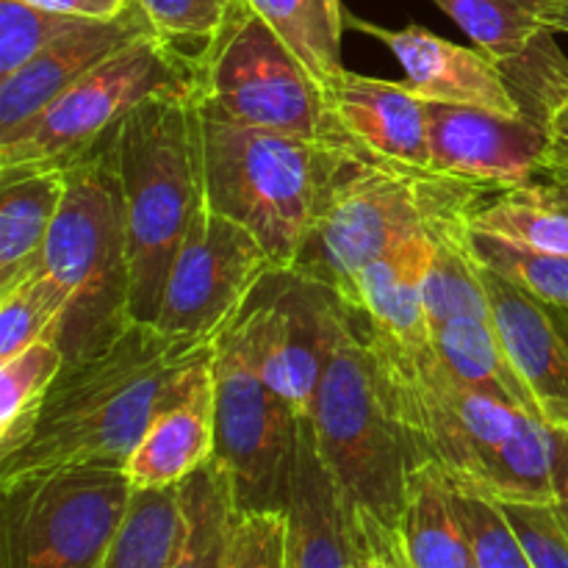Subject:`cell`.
Wrapping results in <instances>:
<instances>
[{
    "label": "cell",
    "instance_id": "cell-1",
    "mask_svg": "<svg viewBox=\"0 0 568 568\" xmlns=\"http://www.w3.org/2000/svg\"><path fill=\"white\" fill-rule=\"evenodd\" d=\"M214 344L133 322L100 353L67 361L31 436L0 458V483L64 466L122 469L155 416L209 375Z\"/></svg>",
    "mask_w": 568,
    "mask_h": 568
},
{
    "label": "cell",
    "instance_id": "cell-2",
    "mask_svg": "<svg viewBox=\"0 0 568 568\" xmlns=\"http://www.w3.org/2000/svg\"><path fill=\"white\" fill-rule=\"evenodd\" d=\"M308 422L322 466L336 483L366 555L381 564L405 566L399 525L410 471L422 458L399 419L386 375L349 308L338 300Z\"/></svg>",
    "mask_w": 568,
    "mask_h": 568
},
{
    "label": "cell",
    "instance_id": "cell-3",
    "mask_svg": "<svg viewBox=\"0 0 568 568\" xmlns=\"http://www.w3.org/2000/svg\"><path fill=\"white\" fill-rule=\"evenodd\" d=\"M131 258V316L155 325L164 283L203 209V120L194 98H153L109 133Z\"/></svg>",
    "mask_w": 568,
    "mask_h": 568
},
{
    "label": "cell",
    "instance_id": "cell-4",
    "mask_svg": "<svg viewBox=\"0 0 568 568\" xmlns=\"http://www.w3.org/2000/svg\"><path fill=\"white\" fill-rule=\"evenodd\" d=\"M488 192L491 186L347 150L292 272L347 305L366 266L416 233L466 222Z\"/></svg>",
    "mask_w": 568,
    "mask_h": 568
},
{
    "label": "cell",
    "instance_id": "cell-5",
    "mask_svg": "<svg viewBox=\"0 0 568 568\" xmlns=\"http://www.w3.org/2000/svg\"><path fill=\"white\" fill-rule=\"evenodd\" d=\"M344 155L327 139L203 120V205L247 227L277 270H292Z\"/></svg>",
    "mask_w": 568,
    "mask_h": 568
},
{
    "label": "cell",
    "instance_id": "cell-6",
    "mask_svg": "<svg viewBox=\"0 0 568 568\" xmlns=\"http://www.w3.org/2000/svg\"><path fill=\"white\" fill-rule=\"evenodd\" d=\"M42 261L70 292L59 333L67 361L100 353L133 325L125 209L109 136L67 164L64 203Z\"/></svg>",
    "mask_w": 568,
    "mask_h": 568
},
{
    "label": "cell",
    "instance_id": "cell-7",
    "mask_svg": "<svg viewBox=\"0 0 568 568\" xmlns=\"http://www.w3.org/2000/svg\"><path fill=\"white\" fill-rule=\"evenodd\" d=\"M194 105L200 116L222 125L331 139L325 89L303 61L236 0L214 44L194 64Z\"/></svg>",
    "mask_w": 568,
    "mask_h": 568
},
{
    "label": "cell",
    "instance_id": "cell-8",
    "mask_svg": "<svg viewBox=\"0 0 568 568\" xmlns=\"http://www.w3.org/2000/svg\"><path fill=\"white\" fill-rule=\"evenodd\" d=\"M0 488V568H100L133 497L120 466L33 471Z\"/></svg>",
    "mask_w": 568,
    "mask_h": 568
},
{
    "label": "cell",
    "instance_id": "cell-9",
    "mask_svg": "<svg viewBox=\"0 0 568 568\" xmlns=\"http://www.w3.org/2000/svg\"><path fill=\"white\" fill-rule=\"evenodd\" d=\"M175 94L194 98V67L155 33H144L89 70L31 122L0 139V170L72 164L136 105Z\"/></svg>",
    "mask_w": 568,
    "mask_h": 568
},
{
    "label": "cell",
    "instance_id": "cell-10",
    "mask_svg": "<svg viewBox=\"0 0 568 568\" xmlns=\"http://www.w3.org/2000/svg\"><path fill=\"white\" fill-rule=\"evenodd\" d=\"M214 460L233 488L236 510H283L300 419L264 381L247 311L216 338Z\"/></svg>",
    "mask_w": 568,
    "mask_h": 568
},
{
    "label": "cell",
    "instance_id": "cell-11",
    "mask_svg": "<svg viewBox=\"0 0 568 568\" xmlns=\"http://www.w3.org/2000/svg\"><path fill=\"white\" fill-rule=\"evenodd\" d=\"M275 270L247 227L203 205L170 266L155 327L166 336L214 344Z\"/></svg>",
    "mask_w": 568,
    "mask_h": 568
},
{
    "label": "cell",
    "instance_id": "cell-12",
    "mask_svg": "<svg viewBox=\"0 0 568 568\" xmlns=\"http://www.w3.org/2000/svg\"><path fill=\"white\" fill-rule=\"evenodd\" d=\"M433 233H416L366 266L347 303L392 386L394 403L414 392L436 361L425 308V275L436 247Z\"/></svg>",
    "mask_w": 568,
    "mask_h": 568
},
{
    "label": "cell",
    "instance_id": "cell-13",
    "mask_svg": "<svg viewBox=\"0 0 568 568\" xmlns=\"http://www.w3.org/2000/svg\"><path fill=\"white\" fill-rule=\"evenodd\" d=\"M264 381L308 419L331 349L336 297L292 270H275L247 305Z\"/></svg>",
    "mask_w": 568,
    "mask_h": 568
},
{
    "label": "cell",
    "instance_id": "cell-14",
    "mask_svg": "<svg viewBox=\"0 0 568 568\" xmlns=\"http://www.w3.org/2000/svg\"><path fill=\"white\" fill-rule=\"evenodd\" d=\"M430 170L491 189L547 178V125L530 114L427 103Z\"/></svg>",
    "mask_w": 568,
    "mask_h": 568
},
{
    "label": "cell",
    "instance_id": "cell-15",
    "mask_svg": "<svg viewBox=\"0 0 568 568\" xmlns=\"http://www.w3.org/2000/svg\"><path fill=\"white\" fill-rule=\"evenodd\" d=\"M331 111V139L344 150L383 164L430 170L427 100L408 81H383L344 70L325 89Z\"/></svg>",
    "mask_w": 568,
    "mask_h": 568
},
{
    "label": "cell",
    "instance_id": "cell-16",
    "mask_svg": "<svg viewBox=\"0 0 568 568\" xmlns=\"http://www.w3.org/2000/svg\"><path fill=\"white\" fill-rule=\"evenodd\" d=\"M349 26L381 39L405 70V81L427 103L471 105V109L521 114L503 64L480 48H464L422 26L383 28L375 22L353 20Z\"/></svg>",
    "mask_w": 568,
    "mask_h": 568
},
{
    "label": "cell",
    "instance_id": "cell-17",
    "mask_svg": "<svg viewBox=\"0 0 568 568\" xmlns=\"http://www.w3.org/2000/svg\"><path fill=\"white\" fill-rule=\"evenodd\" d=\"M144 33H153V28L142 9L131 3L120 17L83 20L53 39L14 75L0 81V139L31 122L89 70L103 64Z\"/></svg>",
    "mask_w": 568,
    "mask_h": 568
},
{
    "label": "cell",
    "instance_id": "cell-18",
    "mask_svg": "<svg viewBox=\"0 0 568 568\" xmlns=\"http://www.w3.org/2000/svg\"><path fill=\"white\" fill-rule=\"evenodd\" d=\"M286 568H358L372 560L336 483L322 466L311 422L300 419L286 505Z\"/></svg>",
    "mask_w": 568,
    "mask_h": 568
},
{
    "label": "cell",
    "instance_id": "cell-19",
    "mask_svg": "<svg viewBox=\"0 0 568 568\" xmlns=\"http://www.w3.org/2000/svg\"><path fill=\"white\" fill-rule=\"evenodd\" d=\"M483 283L494 327L536 394L544 425L568 433V342L555 308L488 270H483Z\"/></svg>",
    "mask_w": 568,
    "mask_h": 568
},
{
    "label": "cell",
    "instance_id": "cell-20",
    "mask_svg": "<svg viewBox=\"0 0 568 568\" xmlns=\"http://www.w3.org/2000/svg\"><path fill=\"white\" fill-rule=\"evenodd\" d=\"M214 447V381L209 372L186 397L155 416L122 469L133 491L172 488L209 464Z\"/></svg>",
    "mask_w": 568,
    "mask_h": 568
},
{
    "label": "cell",
    "instance_id": "cell-21",
    "mask_svg": "<svg viewBox=\"0 0 568 568\" xmlns=\"http://www.w3.org/2000/svg\"><path fill=\"white\" fill-rule=\"evenodd\" d=\"M67 192V166L0 170V294L44 258Z\"/></svg>",
    "mask_w": 568,
    "mask_h": 568
},
{
    "label": "cell",
    "instance_id": "cell-22",
    "mask_svg": "<svg viewBox=\"0 0 568 568\" xmlns=\"http://www.w3.org/2000/svg\"><path fill=\"white\" fill-rule=\"evenodd\" d=\"M433 347H436L438 364L455 381L488 394L521 414L541 419L536 394L516 369L491 316H460V320L444 322L442 327L433 331Z\"/></svg>",
    "mask_w": 568,
    "mask_h": 568
},
{
    "label": "cell",
    "instance_id": "cell-23",
    "mask_svg": "<svg viewBox=\"0 0 568 568\" xmlns=\"http://www.w3.org/2000/svg\"><path fill=\"white\" fill-rule=\"evenodd\" d=\"M399 544L405 568H477L453 483L436 464H419L410 471Z\"/></svg>",
    "mask_w": 568,
    "mask_h": 568
},
{
    "label": "cell",
    "instance_id": "cell-24",
    "mask_svg": "<svg viewBox=\"0 0 568 568\" xmlns=\"http://www.w3.org/2000/svg\"><path fill=\"white\" fill-rule=\"evenodd\" d=\"M499 64L521 114L547 125V178H568V59L555 42V31L538 33L525 53Z\"/></svg>",
    "mask_w": 568,
    "mask_h": 568
},
{
    "label": "cell",
    "instance_id": "cell-25",
    "mask_svg": "<svg viewBox=\"0 0 568 568\" xmlns=\"http://www.w3.org/2000/svg\"><path fill=\"white\" fill-rule=\"evenodd\" d=\"M466 37L491 55L508 61L525 53L544 31H568V0H430Z\"/></svg>",
    "mask_w": 568,
    "mask_h": 568
},
{
    "label": "cell",
    "instance_id": "cell-26",
    "mask_svg": "<svg viewBox=\"0 0 568 568\" xmlns=\"http://www.w3.org/2000/svg\"><path fill=\"white\" fill-rule=\"evenodd\" d=\"M181 532L170 568H225L231 544L233 488L214 458L181 483Z\"/></svg>",
    "mask_w": 568,
    "mask_h": 568
},
{
    "label": "cell",
    "instance_id": "cell-27",
    "mask_svg": "<svg viewBox=\"0 0 568 568\" xmlns=\"http://www.w3.org/2000/svg\"><path fill=\"white\" fill-rule=\"evenodd\" d=\"M250 9L283 39L322 89L344 72L342 37L347 14L342 0H247Z\"/></svg>",
    "mask_w": 568,
    "mask_h": 568
},
{
    "label": "cell",
    "instance_id": "cell-28",
    "mask_svg": "<svg viewBox=\"0 0 568 568\" xmlns=\"http://www.w3.org/2000/svg\"><path fill=\"white\" fill-rule=\"evenodd\" d=\"M475 494L497 503H555V430L530 414L488 460Z\"/></svg>",
    "mask_w": 568,
    "mask_h": 568
},
{
    "label": "cell",
    "instance_id": "cell-29",
    "mask_svg": "<svg viewBox=\"0 0 568 568\" xmlns=\"http://www.w3.org/2000/svg\"><path fill=\"white\" fill-rule=\"evenodd\" d=\"M64 364V349L53 338H42L14 358L0 361V458L31 436L44 397Z\"/></svg>",
    "mask_w": 568,
    "mask_h": 568
},
{
    "label": "cell",
    "instance_id": "cell-30",
    "mask_svg": "<svg viewBox=\"0 0 568 568\" xmlns=\"http://www.w3.org/2000/svg\"><path fill=\"white\" fill-rule=\"evenodd\" d=\"M181 532V488L133 491L100 568H170Z\"/></svg>",
    "mask_w": 568,
    "mask_h": 568
},
{
    "label": "cell",
    "instance_id": "cell-31",
    "mask_svg": "<svg viewBox=\"0 0 568 568\" xmlns=\"http://www.w3.org/2000/svg\"><path fill=\"white\" fill-rule=\"evenodd\" d=\"M70 292L42 264L0 294V361L14 358L42 338L59 342Z\"/></svg>",
    "mask_w": 568,
    "mask_h": 568
},
{
    "label": "cell",
    "instance_id": "cell-32",
    "mask_svg": "<svg viewBox=\"0 0 568 568\" xmlns=\"http://www.w3.org/2000/svg\"><path fill=\"white\" fill-rule=\"evenodd\" d=\"M471 250L483 270L514 283L541 303L568 308V255L525 247L477 231H471Z\"/></svg>",
    "mask_w": 568,
    "mask_h": 568
},
{
    "label": "cell",
    "instance_id": "cell-33",
    "mask_svg": "<svg viewBox=\"0 0 568 568\" xmlns=\"http://www.w3.org/2000/svg\"><path fill=\"white\" fill-rule=\"evenodd\" d=\"M148 17L155 37L186 64L214 44L236 0H133Z\"/></svg>",
    "mask_w": 568,
    "mask_h": 568
},
{
    "label": "cell",
    "instance_id": "cell-34",
    "mask_svg": "<svg viewBox=\"0 0 568 568\" xmlns=\"http://www.w3.org/2000/svg\"><path fill=\"white\" fill-rule=\"evenodd\" d=\"M89 17L61 14L31 0H0V81Z\"/></svg>",
    "mask_w": 568,
    "mask_h": 568
},
{
    "label": "cell",
    "instance_id": "cell-35",
    "mask_svg": "<svg viewBox=\"0 0 568 568\" xmlns=\"http://www.w3.org/2000/svg\"><path fill=\"white\" fill-rule=\"evenodd\" d=\"M453 491L477 568H532L497 499L464 491L458 486H453Z\"/></svg>",
    "mask_w": 568,
    "mask_h": 568
},
{
    "label": "cell",
    "instance_id": "cell-36",
    "mask_svg": "<svg viewBox=\"0 0 568 568\" xmlns=\"http://www.w3.org/2000/svg\"><path fill=\"white\" fill-rule=\"evenodd\" d=\"M225 568H286V514L236 510Z\"/></svg>",
    "mask_w": 568,
    "mask_h": 568
},
{
    "label": "cell",
    "instance_id": "cell-37",
    "mask_svg": "<svg viewBox=\"0 0 568 568\" xmlns=\"http://www.w3.org/2000/svg\"><path fill=\"white\" fill-rule=\"evenodd\" d=\"M532 568H568V530L555 503H499Z\"/></svg>",
    "mask_w": 568,
    "mask_h": 568
},
{
    "label": "cell",
    "instance_id": "cell-38",
    "mask_svg": "<svg viewBox=\"0 0 568 568\" xmlns=\"http://www.w3.org/2000/svg\"><path fill=\"white\" fill-rule=\"evenodd\" d=\"M31 3L61 11V14L89 17V20H111V17H120L133 0H31Z\"/></svg>",
    "mask_w": 568,
    "mask_h": 568
},
{
    "label": "cell",
    "instance_id": "cell-39",
    "mask_svg": "<svg viewBox=\"0 0 568 568\" xmlns=\"http://www.w3.org/2000/svg\"><path fill=\"white\" fill-rule=\"evenodd\" d=\"M555 508L568 530V433L564 430H555Z\"/></svg>",
    "mask_w": 568,
    "mask_h": 568
},
{
    "label": "cell",
    "instance_id": "cell-40",
    "mask_svg": "<svg viewBox=\"0 0 568 568\" xmlns=\"http://www.w3.org/2000/svg\"><path fill=\"white\" fill-rule=\"evenodd\" d=\"M552 308H555V305H552ZM555 320H558L560 331H564V336L568 342V308H555Z\"/></svg>",
    "mask_w": 568,
    "mask_h": 568
},
{
    "label": "cell",
    "instance_id": "cell-41",
    "mask_svg": "<svg viewBox=\"0 0 568 568\" xmlns=\"http://www.w3.org/2000/svg\"><path fill=\"white\" fill-rule=\"evenodd\" d=\"M358 568H381V564H377V560H364Z\"/></svg>",
    "mask_w": 568,
    "mask_h": 568
},
{
    "label": "cell",
    "instance_id": "cell-42",
    "mask_svg": "<svg viewBox=\"0 0 568 568\" xmlns=\"http://www.w3.org/2000/svg\"><path fill=\"white\" fill-rule=\"evenodd\" d=\"M381 564V560H377ZM381 568H405V566H392V564H381Z\"/></svg>",
    "mask_w": 568,
    "mask_h": 568
}]
</instances>
